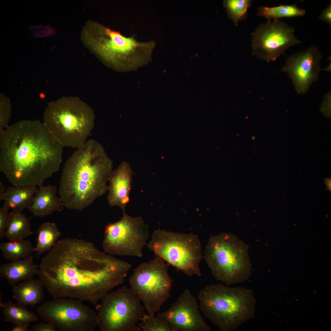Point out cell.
Listing matches in <instances>:
<instances>
[{
	"label": "cell",
	"mask_w": 331,
	"mask_h": 331,
	"mask_svg": "<svg viewBox=\"0 0 331 331\" xmlns=\"http://www.w3.org/2000/svg\"><path fill=\"white\" fill-rule=\"evenodd\" d=\"M131 266L90 242L67 238L57 241L42 258L37 275L53 299L72 298L97 306L123 283Z\"/></svg>",
	"instance_id": "cell-1"
},
{
	"label": "cell",
	"mask_w": 331,
	"mask_h": 331,
	"mask_svg": "<svg viewBox=\"0 0 331 331\" xmlns=\"http://www.w3.org/2000/svg\"><path fill=\"white\" fill-rule=\"evenodd\" d=\"M63 147L43 122H17L0 133V171L14 186L40 187L59 169Z\"/></svg>",
	"instance_id": "cell-2"
},
{
	"label": "cell",
	"mask_w": 331,
	"mask_h": 331,
	"mask_svg": "<svg viewBox=\"0 0 331 331\" xmlns=\"http://www.w3.org/2000/svg\"><path fill=\"white\" fill-rule=\"evenodd\" d=\"M112 162L102 145L88 139L65 162L59 193L64 207L82 211L108 191Z\"/></svg>",
	"instance_id": "cell-3"
},
{
	"label": "cell",
	"mask_w": 331,
	"mask_h": 331,
	"mask_svg": "<svg viewBox=\"0 0 331 331\" xmlns=\"http://www.w3.org/2000/svg\"><path fill=\"white\" fill-rule=\"evenodd\" d=\"M84 45L105 65L117 71L136 70L152 60L156 45L152 40L140 42L97 22L88 21L82 29Z\"/></svg>",
	"instance_id": "cell-4"
},
{
	"label": "cell",
	"mask_w": 331,
	"mask_h": 331,
	"mask_svg": "<svg viewBox=\"0 0 331 331\" xmlns=\"http://www.w3.org/2000/svg\"><path fill=\"white\" fill-rule=\"evenodd\" d=\"M197 299L204 317L221 331H234L254 317L257 301L249 288L211 284Z\"/></svg>",
	"instance_id": "cell-5"
},
{
	"label": "cell",
	"mask_w": 331,
	"mask_h": 331,
	"mask_svg": "<svg viewBox=\"0 0 331 331\" xmlns=\"http://www.w3.org/2000/svg\"><path fill=\"white\" fill-rule=\"evenodd\" d=\"M44 114L43 123L64 147H82L94 126L93 110L78 97L51 102Z\"/></svg>",
	"instance_id": "cell-6"
},
{
	"label": "cell",
	"mask_w": 331,
	"mask_h": 331,
	"mask_svg": "<svg viewBox=\"0 0 331 331\" xmlns=\"http://www.w3.org/2000/svg\"><path fill=\"white\" fill-rule=\"evenodd\" d=\"M248 247L235 235L223 232L210 237L203 258L217 281L228 286L241 283L252 274Z\"/></svg>",
	"instance_id": "cell-7"
},
{
	"label": "cell",
	"mask_w": 331,
	"mask_h": 331,
	"mask_svg": "<svg viewBox=\"0 0 331 331\" xmlns=\"http://www.w3.org/2000/svg\"><path fill=\"white\" fill-rule=\"evenodd\" d=\"M147 248L169 265L186 275H201L200 264L203 258L200 240L196 234L154 230Z\"/></svg>",
	"instance_id": "cell-8"
},
{
	"label": "cell",
	"mask_w": 331,
	"mask_h": 331,
	"mask_svg": "<svg viewBox=\"0 0 331 331\" xmlns=\"http://www.w3.org/2000/svg\"><path fill=\"white\" fill-rule=\"evenodd\" d=\"M141 301L124 286L106 294L96 306L100 331H142L137 325L146 314Z\"/></svg>",
	"instance_id": "cell-9"
},
{
	"label": "cell",
	"mask_w": 331,
	"mask_h": 331,
	"mask_svg": "<svg viewBox=\"0 0 331 331\" xmlns=\"http://www.w3.org/2000/svg\"><path fill=\"white\" fill-rule=\"evenodd\" d=\"M169 265L158 257L140 264L129 279L130 288L143 302L149 315H154L171 296L173 280Z\"/></svg>",
	"instance_id": "cell-10"
},
{
	"label": "cell",
	"mask_w": 331,
	"mask_h": 331,
	"mask_svg": "<svg viewBox=\"0 0 331 331\" xmlns=\"http://www.w3.org/2000/svg\"><path fill=\"white\" fill-rule=\"evenodd\" d=\"M150 236L149 226L141 216L125 213L119 221L105 226L103 249L111 255L141 258Z\"/></svg>",
	"instance_id": "cell-11"
},
{
	"label": "cell",
	"mask_w": 331,
	"mask_h": 331,
	"mask_svg": "<svg viewBox=\"0 0 331 331\" xmlns=\"http://www.w3.org/2000/svg\"><path fill=\"white\" fill-rule=\"evenodd\" d=\"M82 301L58 298L38 307L37 315L45 322H51L59 331H94L98 326L97 313Z\"/></svg>",
	"instance_id": "cell-12"
},
{
	"label": "cell",
	"mask_w": 331,
	"mask_h": 331,
	"mask_svg": "<svg viewBox=\"0 0 331 331\" xmlns=\"http://www.w3.org/2000/svg\"><path fill=\"white\" fill-rule=\"evenodd\" d=\"M294 29L279 19L268 20L252 33L253 54L267 62L274 61L290 47L300 44Z\"/></svg>",
	"instance_id": "cell-13"
},
{
	"label": "cell",
	"mask_w": 331,
	"mask_h": 331,
	"mask_svg": "<svg viewBox=\"0 0 331 331\" xmlns=\"http://www.w3.org/2000/svg\"><path fill=\"white\" fill-rule=\"evenodd\" d=\"M200 311L197 298L186 289L169 308L157 315L167 321L175 331H211Z\"/></svg>",
	"instance_id": "cell-14"
},
{
	"label": "cell",
	"mask_w": 331,
	"mask_h": 331,
	"mask_svg": "<svg viewBox=\"0 0 331 331\" xmlns=\"http://www.w3.org/2000/svg\"><path fill=\"white\" fill-rule=\"evenodd\" d=\"M322 58L318 47L313 45L287 58L282 70L291 79L298 93H305L318 80Z\"/></svg>",
	"instance_id": "cell-15"
},
{
	"label": "cell",
	"mask_w": 331,
	"mask_h": 331,
	"mask_svg": "<svg viewBox=\"0 0 331 331\" xmlns=\"http://www.w3.org/2000/svg\"><path fill=\"white\" fill-rule=\"evenodd\" d=\"M133 172L129 165L122 162L112 170L108 182L107 199L111 206H117L125 213V209L130 201V194L132 187Z\"/></svg>",
	"instance_id": "cell-16"
},
{
	"label": "cell",
	"mask_w": 331,
	"mask_h": 331,
	"mask_svg": "<svg viewBox=\"0 0 331 331\" xmlns=\"http://www.w3.org/2000/svg\"><path fill=\"white\" fill-rule=\"evenodd\" d=\"M57 191L55 185H49L39 187L32 204L28 208L34 215L40 218L51 215L55 211H61L64 206L60 198L56 195Z\"/></svg>",
	"instance_id": "cell-17"
},
{
	"label": "cell",
	"mask_w": 331,
	"mask_h": 331,
	"mask_svg": "<svg viewBox=\"0 0 331 331\" xmlns=\"http://www.w3.org/2000/svg\"><path fill=\"white\" fill-rule=\"evenodd\" d=\"M33 258L31 255L0 265V276L13 287L22 281L33 278L37 274L39 266L35 264Z\"/></svg>",
	"instance_id": "cell-18"
},
{
	"label": "cell",
	"mask_w": 331,
	"mask_h": 331,
	"mask_svg": "<svg viewBox=\"0 0 331 331\" xmlns=\"http://www.w3.org/2000/svg\"><path fill=\"white\" fill-rule=\"evenodd\" d=\"M44 287L39 278L27 280L13 287V298L20 306L34 308L44 298Z\"/></svg>",
	"instance_id": "cell-19"
},
{
	"label": "cell",
	"mask_w": 331,
	"mask_h": 331,
	"mask_svg": "<svg viewBox=\"0 0 331 331\" xmlns=\"http://www.w3.org/2000/svg\"><path fill=\"white\" fill-rule=\"evenodd\" d=\"M36 187H11L6 190L3 206L8 210L22 212L32 204Z\"/></svg>",
	"instance_id": "cell-20"
},
{
	"label": "cell",
	"mask_w": 331,
	"mask_h": 331,
	"mask_svg": "<svg viewBox=\"0 0 331 331\" xmlns=\"http://www.w3.org/2000/svg\"><path fill=\"white\" fill-rule=\"evenodd\" d=\"M1 300L0 299V308H2L3 316L6 321L17 325L39 320L38 316L26 307L15 304L11 300L5 302Z\"/></svg>",
	"instance_id": "cell-21"
},
{
	"label": "cell",
	"mask_w": 331,
	"mask_h": 331,
	"mask_svg": "<svg viewBox=\"0 0 331 331\" xmlns=\"http://www.w3.org/2000/svg\"><path fill=\"white\" fill-rule=\"evenodd\" d=\"M32 234L31 224L25 214L13 211L10 213L5 234L9 241L24 239Z\"/></svg>",
	"instance_id": "cell-22"
},
{
	"label": "cell",
	"mask_w": 331,
	"mask_h": 331,
	"mask_svg": "<svg viewBox=\"0 0 331 331\" xmlns=\"http://www.w3.org/2000/svg\"><path fill=\"white\" fill-rule=\"evenodd\" d=\"M38 235L35 251L38 256L50 250L57 242L61 235L55 224L46 222L41 225L38 229Z\"/></svg>",
	"instance_id": "cell-23"
},
{
	"label": "cell",
	"mask_w": 331,
	"mask_h": 331,
	"mask_svg": "<svg viewBox=\"0 0 331 331\" xmlns=\"http://www.w3.org/2000/svg\"><path fill=\"white\" fill-rule=\"evenodd\" d=\"M0 249L4 258L11 261L27 258L36 248L29 241L22 239L1 243Z\"/></svg>",
	"instance_id": "cell-24"
},
{
	"label": "cell",
	"mask_w": 331,
	"mask_h": 331,
	"mask_svg": "<svg viewBox=\"0 0 331 331\" xmlns=\"http://www.w3.org/2000/svg\"><path fill=\"white\" fill-rule=\"evenodd\" d=\"M305 14L304 10L298 7L295 4L280 5L271 7L262 6L259 8L257 16L264 17L268 20H271L281 18L303 16Z\"/></svg>",
	"instance_id": "cell-25"
},
{
	"label": "cell",
	"mask_w": 331,
	"mask_h": 331,
	"mask_svg": "<svg viewBox=\"0 0 331 331\" xmlns=\"http://www.w3.org/2000/svg\"><path fill=\"white\" fill-rule=\"evenodd\" d=\"M252 1L250 0H226L223 5L226 9L227 14L236 25L240 20L246 18L248 9L250 6Z\"/></svg>",
	"instance_id": "cell-26"
},
{
	"label": "cell",
	"mask_w": 331,
	"mask_h": 331,
	"mask_svg": "<svg viewBox=\"0 0 331 331\" xmlns=\"http://www.w3.org/2000/svg\"><path fill=\"white\" fill-rule=\"evenodd\" d=\"M138 325L143 331H175L169 322L157 315L145 314Z\"/></svg>",
	"instance_id": "cell-27"
},
{
	"label": "cell",
	"mask_w": 331,
	"mask_h": 331,
	"mask_svg": "<svg viewBox=\"0 0 331 331\" xmlns=\"http://www.w3.org/2000/svg\"><path fill=\"white\" fill-rule=\"evenodd\" d=\"M11 105L9 100H1L0 105V133L7 127L11 116Z\"/></svg>",
	"instance_id": "cell-28"
},
{
	"label": "cell",
	"mask_w": 331,
	"mask_h": 331,
	"mask_svg": "<svg viewBox=\"0 0 331 331\" xmlns=\"http://www.w3.org/2000/svg\"><path fill=\"white\" fill-rule=\"evenodd\" d=\"M8 211L3 207L0 208V239L5 236L6 231L10 218V213Z\"/></svg>",
	"instance_id": "cell-29"
},
{
	"label": "cell",
	"mask_w": 331,
	"mask_h": 331,
	"mask_svg": "<svg viewBox=\"0 0 331 331\" xmlns=\"http://www.w3.org/2000/svg\"><path fill=\"white\" fill-rule=\"evenodd\" d=\"M29 331H56L54 325L51 322H40L29 329Z\"/></svg>",
	"instance_id": "cell-30"
},
{
	"label": "cell",
	"mask_w": 331,
	"mask_h": 331,
	"mask_svg": "<svg viewBox=\"0 0 331 331\" xmlns=\"http://www.w3.org/2000/svg\"><path fill=\"white\" fill-rule=\"evenodd\" d=\"M319 19L327 22L331 26V3L330 2L327 7L324 9L319 16Z\"/></svg>",
	"instance_id": "cell-31"
},
{
	"label": "cell",
	"mask_w": 331,
	"mask_h": 331,
	"mask_svg": "<svg viewBox=\"0 0 331 331\" xmlns=\"http://www.w3.org/2000/svg\"><path fill=\"white\" fill-rule=\"evenodd\" d=\"M30 324L27 323L14 325L11 327L12 331H27Z\"/></svg>",
	"instance_id": "cell-32"
},
{
	"label": "cell",
	"mask_w": 331,
	"mask_h": 331,
	"mask_svg": "<svg viewBox=\"0 0 331 331\" xmlns=\"http://www.w3.org/2000/svg\"><path fill=\"white\" fill-rule=\"evenodd\" d=\"M5 188L3 182L0 181V201L4 200L5 193Z\"/></svg>",
	"instance_id": "cell-33"
},
{
	"label": "cell",
	"mask_w": 331,
	"mask_h": 331,
	"mask_svg": "<svg viewBox=\"0 0 331 331\" xmlns=\"http://www.w3.org/2000/svg\"><path fill=\"white\" fill-rule=\"evenodd\" d=\"M325 183L327 185L328 188L330 190L331 189V179L327 178L325 179Z\"/></svg>",
	"instance_id": "cell-34"
}]
</instances>
